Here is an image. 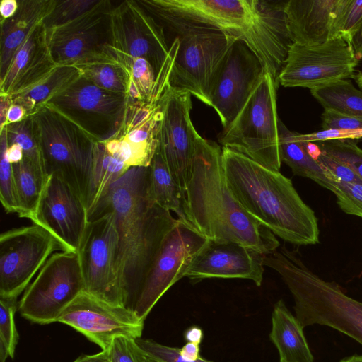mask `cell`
I'll return each mask as SVG.
<instances>
[{"instance_id":"obj_32","label":"cell","mask_w":362,"mask_h":362,"mask_svg":"<svg viewBox=\"0 0 362 362\" xmlns=\"http://www.w3.org/2000/svg\"><path fill=\"white\" fill-rule=\"evenodd\" d=\"M80 76V71L74 66H58L50 75L35 86L20 94L11 95L13 103L23 106L28 116L30 115Z\"/></svg>"},{"instance_id":"obj_37","label":"cell","mask_w":362,"mask_h":362,"mask_svg":"<svg viewBox=\"0 0 362 362\" xmlns=\"http://www.w3.org/2000/svg\"><path fill=\"white\" fill-rule=\"evenodd\" d=\"M321 152L350 168L362 181V149L354 140L315 142Z\"/></svg>"},{"instance_id":"obj_11","label":"cell","mask_w":362,"mask_h":362,"mask_svg":"<svg viewBox=\"0 0 362 362\" xmlns=\"http://www.w3.org/2000/svg\"><path fill=\"white\" fill-rule=\"evenodd\" d=\"M129 102L127 94L103 89L80 76L47 104L76 123L97 142H105L121 130Z\"/></svg>"},{"instance_id":"obj_9","label":"cell","mask_w":362,"mask_h":362,"mask_svg":"<svg viewBox=\"0 0 362 362\" xmlns=\"http://www.w3.org/2000/svg\"><path fill=\"white\" fill-rule=\"evenodd\" d=\"M179 40L170 85L189 92L211 106L210 93L215 76L236 38L205 28L175 30Z\"/></svg>"},{"instance_id":"obj_45","label":"cell","mask_w":362,"mask_h":362,"mask_svg":"<svg viewBox=\"0 0 362 362\" xmlns=\"http://www.w3.org/2000/svg\"><path fill=\"white\" fill-rule=\"evenodd\" d=\"M315 159L328 172L329 177L332 176L345 182L362 184L360 178L350 168L324 154L321 151L317 154Z\"/></svg>"},{"instance_id":"obj_6","label":"cell","mask_w":362,"mask_h":362,"mask_svg":"<svg viewBox=\"0 0 362 362\" xmlns=\"http://www.w3.org/2000/svg\"><path fill=\"white\" fill-rule=\"evenodd\" d=\"M30 115L47 175L66 182L86 205L98 142L49 105Z\"/></svg>"},{"instance_id":"obj_49","label":"cell","mask_w":362,"mask_h":362,"mask_svg":"<svg viewBox=\"0 0 362 362\" xmlns=\"http://www.w3.org/2000/svg\"><path fill=\"white\" fill-rule=\"evenodd\" d=\"M18 8L16 0H1L0 3L1 20L4 21L13 16Z\"/></svg>"},{"instance_id":"obj_54","label":"cell","mask_w":362,"mask_h":362,"mask_svg":"<svg viewBox=\"0 0 362 362\" xmlns=\"http://www.w3.org/2000/svg\"><path fill=\"white\" fill-rule=\"evenodd\" d=\"M351 45L356 56V58L359 61L362 59V23L355 34Z\"/></svg>"},{"instance_id":"obj_14","label":"cell","mask_w":362,"mask_h":362,"mask_svg":"<svg viewBox=\"0 0 362 362\" xmlns=\"http://www.w3.org/2000/svg\"><path fill=\"white\" fill-rule=\"evenodd\" d=\"M358 62L352 45L341 37L313 45L293 42L278 83L311 90L352 77Z\"/></svg>"},{"instance_id":"obj_55","label":"cell","mask_w":362,"mask_h":362,"mask_svg":"<svg viewBox=\"0 0 362 362\" xmlns=\"http://www.w3.org/2000/svg\"><path fill=\"white\" fill-rule=\"evenodd\" d=\"M339 362H362V355H353L341 359Z\"/></svg>"},{"instance_id":"obj_42","label":"cell","mask_w":362,"mask_h":362,"mask_svg":"<svg viewBox=\"0 0 362 362\" xmlns=\"http://www.w3.org/2000/svg\"><path fill=\"white\" fill-rule=\"evenodd\" d=\"M135 341L146 354L160 362H212L201 356L196 360L186 359L180 355L179 348L165 346L151 339L141 337Z\"/></svg>"},{"instance_id":"obj_46","label":"cell","mask_w":362,"mask_h":362,"mask_svg":"<svg viewBox=\"0 0 362 362\" xmlns=\"http://www.w3.org/2000/svg\"><path fill=\"white\" fill-rule=\"evenodd\" d=\"M297 138L304 142L315 143L328 140H359L362 138V131H344L338 129H322L310 134L296 133Z\"/></svg>"},{"instance_id":"obj_12","label":"cell","mask_w":362,"mask_h":362,"mask_svg":"<svg viewBox=\"0 0 362 362\" xmlns=\"http://www.w3.org/2000/svg\"><path fill=\"white\" fill-rule=\"evenodd\" d=\"M66 252L47 230L33 223L0 235V298L17 299L47 259Z\"/></svg>"},{"instance_id":"obj_5","label":"cell","mask_w":362,"mask_h":362,"mask_svg":"<svg viewBox=\"0 0 362 362\" xmlns=\"http://www.w3.org/2000/svg\"><path fill=\"white\" fill-rule=\"evenodd\" d=\"M263 264L275 270L294 300L301 326L320 325L345 334L362 345V303L348 296L334 281L311 271L294 251L286 247L263 255Z\"/></svg>"},{"instance_id":"obj_33","label":"cell","mask_w":362,"mask_h":362,"mask_svg":"<svg viewBox=\"0 0 362 362\" xmlns=\"http://www.w3.org/2000/svg\"><path fill=\"white\" fill-rule=\"evenodd\" d=\"M124 68L127 76V96L133 102L152 99L157 76L150 63L144 58L121 52L110 45L104 49Z\"/></svg>"},{"instance_id":"obj_18","label":"cell","mask_w":362,"mask_h":362,"mask_svg":"<svg viewBox=\"0 0 362 362\" xmlns=\"http://www.w3.org/2000/svg\"><path fill=\"white\" fill-rule=\"evenodd\" d=\"M111 46L122 53L146 59L157 77L170 52L160 24L136 0L115 4L111 13Z\"/></svg>"},{"instance_id":"obj_26","label":"cell","mask_w":362,"mask_h":362,"mask_svg":"<svg viewBox=\"0 0 362 362\" xmlns=\"http://www.w3.org/2000/svg\"><path fill=\"white\" fill-rule=\"evenodd\" d=\"M269 338L278 350L279 362H314L303 327L283 300L274 306Z\"/></svg>"},{"instance_id":"obj_10","label":"cell","mask_w":362,"mask_h":362,"mask_svg":"<svg viewBox=\"0 0 362 362\" xmlns=\"http://www.w3.org/2000/svg\"><path fill=\"white\" fill-rule=\"evenodd\" d=\"M83 291L77 252H57L25 290L18 309L32 322L51 324L57 322L66 306Z\"/></svg>"},{"instance_id":"obj_35","label":"cell","mask_w":362,"mask_h":362,"mask_svg":"<svg viewBox=\"0 0 362 362\" xmlns=\"http://www.w3.org/2000/svg\"><path fill=\"white\" fill-rule=\"evenodd\" d=\"M8 137L6 127L0 132V200L6 213L18 214L19 204L13 164L8 157Z\"/></svg>"},{"instance_id":"obj_41","label":"cell","mask_w":362,"mask_h":362,"mask_svg":"<svg viewBox=\"0 0 362 362\" xmlns=\"http://www.w3.org/2000/svg\"><path fill=\"white\" fill-rule=\"evenodd\" d=\"M110 362H145V353L135 339L119 336L115 337L107 350Z\"/></svg>"},{"instance_id":"obj_8","label":"cell","mask_w":362,"mask_h":362,"mask_svg":"<svg viewBox=\"0 0 362 362\" xmlns=\"http://www.w3.org/2000/svg\"><path fill=\"white\" fill-rule=\"evenodd\" d=\"M77 254L84 291L111 304L126 307L119 238L112 212L105 211L88 218Z\"/></svg>"},{"instance_id":"obj_53","label":"cell","mask_w":362,"mask_h":362,"mask_svg":"<svg viewBox=\"0 0 362 362\" xmlns=\"http://www.w3.org/2000/svg\"><path fill=\"white\" fill-rule=\"evenodd\" d=\"M8 157L12 164L19 163L24 158L22 148L16 144L8 145Z\"/></svg>"},{"instance_id":"obj_28","label":"cell","mask_w":362,"mask_h":362,"mask_svg":"<svg viewBox=\"0 0 362 362\" xmlns=\"http://www.w3.org/2000/svg\"><path fill=\"white\" fill-rule=\"evenodd\" d=\"M148 190L155 204L163 209L175 212L178 219L185 221V194L158 149L148 166Z\"/></svg>"},{"instance_id":"obj_17","label":"cell","mask_w":362,"mask_h":362,"mask_svg":"<svg viewBox=\"0 0 362 362\" xmlns=\"http://www.w3.org/2000/svg\"><path fill=\"white\" fill-rule=\"evenodd\" d=\"M191 94L169 87L162 100L157 149L184 192L187 187L197 132L191 120Z\"/></svg>"},{"instance_id":"obj_24","label":"cell","mask_w":362,"mask_h":362,"mask_svg":"<svg viewBox=\"0 0 362 362\" xmlns=\"http://www.w3.org/2000/svg\"><path fill=\"white\" fill-rule=\"evenodd\" d=\"M58 66L49 52L46 28L41 23L17 49L11 66L0 81V93H23L50 75Z\"/></svg>"},{"instance_id":"obj_2","label":"cell","mask_w":362,"mask_h":362,"mask_svg":"<svg viewBox=\"0 0 362 362\" xmlns=\"http://www.w3.org/2000/svg\"><path fill=\"white\" fill-rule=\"evenodd\" d=\"M184 214L185 221L209 240L238 243L262 255L280 245L276 236L247 212L229 187L222 148L198 133Z\"/></svg>"},{"instance_id":"obj_3","label":"cell","mask_w":362,"mask_h":362,"mask_svg":"<svg viewBox=\"0 0 362 362\" xmlns=\"http://www.w3.org/2000/svg\"><path fill=\"white\" fill-rule=\"evenodd\" d=\"M148 174V166L130 168L88 215H115L126 307L132 310L165 235L177 221L150 198Z\"/></svg>"},{"instance_id":"obj_29","label":"cell","mask_w":362,"mask_h":362,"mask_svg":"<svg viewBox=\"0 0 362 362\" xmlns=\"http://www.w3.org/2000/svg\"><path fill=\"white\" fill-rule=\"evenodd\" d=\"M13 168L19 204L18 216L33 221L48 176L41 167L25 158L13 164Z\"/></svg>"},{"instance_id":"obj_44","label":"cell","mask_w":362,"mask_h":362,"mask_svg":"<svg viewBox=\"0 0 362 362\" xmlns=\"http://www.w3.org/2000/svg\"><path fill=\"white\" fill-rule=\"evenodd\" d=\"M322 129L362 131V119L324 110L322 114Z\"/></svg>"},{"instance_id":"obj_34","label":"cell","mask_w":362,"mask_h":362,"mask_svg":"<svg viewBox=\"0 0 362 362\" xmlns=\"http://www.w3.org/2000/svg\"><path fill=\"white\" fill-rule=\"evenodd\" d=\"M324 110L362 119V90L346 79L339 80L310 90Z\"/></svg>"},{"instance_id":"obj_51","label":"cell","mask_w":362,"mask_h":362,"mask_svg":"<svg viewBox=\"0 0 362 362\" xmlns=\"http://www.w3.org/2000/svg\"><path fill=\"white\" fill-rule=\"evenodd\" d=\"M180 355L189 360H196L200 357V347L197 344L187 342L182 348L179 349Z\"/></svg>"},{"instance_id":"obj_7","label":"cell","mask_w":362,"mask_h":362,"mask_svg":"<svg viewBox=\"0 0 362 362\" xmlns=\"http://www.w3.org/2000/svg\"><path fill=\"white\" fill-rule=\"evenodd\" d=\"M278 83L265 71L245 105L218 136L222 147L241 153L274 171H279Z\"/></svg>"},{"instance_id":"obj_21","label":"cell","mask_w":362,"mask_h":362,"mask_svg":"<svg viewBox=\"0 0 362 362\" xmlns=\"http://www.w3.org/2000/svg\"><path fill=\"white\" fill-rule=\"evenodd\" d=\"M32 222L50 232L66 252H77L88 223V212L76 192L63 180L51 175Z\"/></svg>"},{"instance_id":"obj_25","label":"cell","mask_w":362,"mask_h":362,"mask_svg":"<svg viewBox=\"0 0 362 362\" xmlns=\"http://www.w3.org/2000/svg\"><path fill=\"white\" fill-rule=\"evenodd\" d=\"M18 8L11 18L0 21V81L6 76L22 43L53 8L55 0H18Z\"/></svg>"},{"instance_id":"obj_47","label":"cell","mask_w":362,"mask_h":362,"mask_svg":"<svg viewBox=\"0 0 362 362\" xmlns=\"http://www.w3.org/2000/svg\"><path fill=\"white\" fill-rule=\"evenodd\" d=\"M13 104V98L10 94L0 93V132L6 126L8 111Z\"/></svg>"},{"instance_id":"obj_40","label":"cell","mask_w":362,"mask_h":362,"mask_svg":"<svg viewBox=\"0 0 362 362\" xmlns=\"http://www.w3.org/2000/svg\"><path fill=\"white\" fill-rule=\"evenodd\" d=\"M332 189L345 214L362 218V184L345 182L331 176Z\"/></svg>"},{"instance_id":"obj_4","label":"cell","mask_w":362,"mask_h":362,"mask_svg":"<svg viewBox=\"0 0 362 362\" xmlns=\"http://www.w3.org/2000/svg\"><path fill=\"white\" fill-rule=\"evenodd\" d=\"M222 164L229 187L256 221L289 243H319L317 216L290 179L226 147H222Z\"/></svg>"},{"instance_id":"obj_48","label":"cell","mask_w":362,"mask_h":362,"mask_svg":"<svg viewBox=\"0 0 362 362\" xmlns=\"http://www.w3.org/2000/svg\"><path fill=\"white\" fill-rule=\"evenodd\" d=\"M27 116V112L23 106L13 103L7 113L6 125L21 122Z\"/></svg>"},{"instance_id":"obj_52","label":"cell","mask_w":362,"mask_h":362,"mask_svg":"<svg viewBox=\"0 0 362 362\" xmlns=\"http://www.w3.org/2000/svg\"><path fill=\"white\" fill-rule=\"evenodd\" d=\"M73 362H110L107 350L92 355H83Z\"/></svg>"},{"instance_id":"obj_38","label":"cell","mask_w":362,"mask_h":362,"mask_svg":"<svg viewBox=\"0 0 362 362\" xmlns=\"http://www.w3.org/2000/svg\"><path fill=\"white\" fill-rule=\"evenodd\" d=\"M101 0H55V4L42 23L46 29L66 24L86 13Z\"/></svg>"},{"instance_id":"obj_1","label":"cell","mask_w":362,"mask_h":362,"mask_svg":"<svg viewBox=\"0 0 362 362\" xmlns=\"http://www.w3.org/2000/svg\"><path fill=\"white\" fill-rule=\"evenodd\" d=\"M136 1L157 22L174 30H215L245 42L278 83L279 74L293 44L284 11L286 1Z\"/></svg>"},{"instance_id":"obj_13","label":"cell","mask_w":362,"mask_h":362,"mask_svg":"<svg viewBox=\"0 0 362 362\" xmlns=\"http://www.w3.org/2000/svg\"><path fill=\"white\" fill-rule=\"evenodd\" d=\"M208 240L189 223L177 218L165 235L144 279L133 310L139 318L144 321L163 294L185 276Z\"/></svg>"},{"instance_id":"obj_58","label":"cell","mask_w":362,"mask_h":362,"mask_svg":"<svg viewBox=\"0 0 362 362\" xmlns=\"http://www.w3.org/2000/svg\"><path fill=\"white\" fill-rule=\"evenodd\" d=\"M359 140H362V138H361V139H360Z\"/></svg>"},{"instance_id":"obj_15","label":"cell","mask_w":362,"mask_h":362,"mask_svg":"<svg viewBox=\"0 0 362 362\" xmlns=\"http://www.w3.org/2000/svg\"><path fill=\"white\" fill-rule=\"evenodd\" d=\"M57 322L70 326L104 351L117 337L141 338L144 325L131 309L111 304L84 291L66 306Z\"/></svg>"},{"instance_id":"obj_16","label":"cell","mask_w":362,"mask_h":362,"mask_svg":"<svg viewBox=\"0 0 362 362\" xmlns=\"http://www.w3.org/2000/svg\"><path fill=\"white\" fill-rule=\"evenodd\" d=\"M267 71L255 52L236 39L214 79L210 103L226 128L237 116Z\"/></svg>"},{"instance_id":"obj_39","label":"cell","mask_w":362,"mask_h":362,"mask_svg":"<svg viewBox=\"0 0 362 362\" xmlns=\"http://www.w3.org/2000/svg\"><path fill=\"white\" fill-rule=\"evenodd\" d=\"M17 299L0 298V344L13 358L18 341L15 323Z\"/></svg>"},{"instance_id":"obj_36","label":"cell","mask_w":362,"mask_h":362,"mask_svg":"<svg viewBox=\"0 0 362 362\" xmlns=\"http://www.w3.org/2000/svg\"><path fill=\"white\" fill-rule=\"evenodd\" d=\"M5 127L8 145H19L23 149L24 158L32 160L45 171L31 115L27 116L21 122L8 124Z\"/></svg>"},{"instance_id":"obj_43","label":"cell","mask_w":362,"mask_h":362,"mask_svg":"<svg viewBox=\"0 0 362 362\" xmlns=\"http://www.w3.org/2000/svg\"><path fill=\"white\" fill-rule=\"evenodd\" d=\"M362 23V0H348L339 19L338 37L351 45Z\"/></svg>"},{"instance_id":"obj_20","label":"cell","mask_w":362,"mask_h":362,"mask_svg":"<svg viewBox=\"0 0 362 362\" xmlns=\"http://www.w3.org/2000/svg\"><path fill=\"white\" fill-rule=\"evenodd\" d=\"M165 93L155 95L147 102L129 100L121 130L102 142L111 155L129 168L148 167L151 163L158 147L162 100Z\"/></svg>"},{"instance_id":"obj_23","label":"cell","mask_w":362,"mask_h":362,"mask_svg":"<svg viewBox=\"0 0 362 362\" xmlns=\"http://www.w3.org/2000/svg\"><path fill=\"white\" fill-rule=\"evenodd\" d=\"M348 0H289L284 11L293 42L313 45L338 37Z\"/></svg>"},{"instance_id":"obj_57","label":"cell","mask_w":362,"mask_h":362,"mask_svg":"<svg viewBox=\"0 0 362 362\" xmlns=\"http://www.w3.org/2000/svg\"><path fill=\"white\" fill-rule=\"evenodd\" d=\"M8 356H9L8 353L5 348L0 344V362H5Z\"/></svg>"},{"instance_id":"obj_19","label":"cell","mask_w":362,"mask_h":362,"mask_svg":"<svg viewBox=\"0 0 362 362\" xmlns=\"http://www.w3.org/2000/svg\"><path fill=\"white\" fill-rule=\"evenodd\" d=\"M115 3L101 1L86 13L62 25L46 29L49 52L57 66H74L111 45V13Z\"/></svg>"},{"instance_id":"obj_50","label":"cell","mask_w":362,"mask_h":362,"mask_svg":"<svg viewBox=\"0 0 362 362\" xmlns=\"http://www.w3.org/2000/svg\"><path fill=\"white\" fill-rule=\"evenodd\" d=\"M183 337L187 342L200 345L204 338V332L200 327L192 325L185 330Z\"/></svg>"},{"instance_id":"obj_27","label":"cell","mask_w":362,"mask_h":362,"mask_svg":"<svg viewBox=\"0 0 362 362\" xmlns=\"http://www.w3.org/2000/svg\"><path fill=\"white\" fill-rule=\"evenodd\" d=\"M279 153L285 163L296 175L310 179L331 191L332 180L328 172L308 152L307 142L300 141L295 132L289 130L282 121H279Z\"/></svg>"},{"instance_id":"obj_30","label":"cell","mask_w":362,"mask_h":362,"mask_svg":"<svg viewBox=\"0 0 362 362\" xmlns=\"http://www.w3.org/2000/svg\"><path fill=\"white\" fill-rule=\"evenodd\" d=\"M129 169L122 161L106 150L103 143L96 144L86 201L88 215L103 198L110 187Z\"/></svg>"},{"instance_id":"obj_56","label":"cell","mask_w":362,"mask_h":362,"mask_svg":"<svg viewBox=\"0 0 362 362\" xmlns=\"http://www.w3.org/2000/svg\"><path fill=\"white\" fill-rule=\"evenodd\" d=\"M352 78L355 80L359 88L362 90V71L354 74Z\"/></svg>"},{"instance_id":"obj_22","label":"cell","mask_w":362,"mask_h":362,"mask_svg":"<svg viewBox=\"0 0 362 362\" xmlns=\"http://www.w3.org/2000/svg\"><path fill=\"white\" fill-rule=\"evenodd\" d=\"M263 255L234 242L208 240L194 257L185 276L195 282L208 278H238L261 286Z\"/></svg>"},{"instance_id":"obj_31","label":"cell","mask_w":362,"mask_h":362,"mask_svg":"<svg viewBox=\"0 0 362 362\" xmlns=\"http://www.w3.org/2000/svg\"><path fill=\"white\" fill-rule=\"evenodd\" d=\"M81 76L98 87L115 93L127 95V76L124 68L105 49L74 65Z\"/></svg>"}]
</instances>
